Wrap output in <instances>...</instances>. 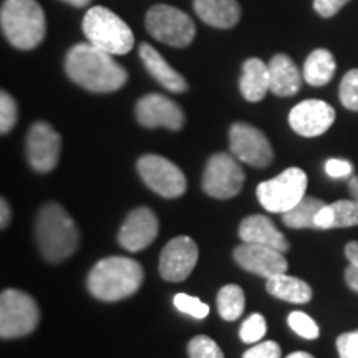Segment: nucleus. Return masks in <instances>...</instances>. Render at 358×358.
I'll use <instances>...</instances> for the list:
<instances>
[{
	"instance_id": "f03ea898",
	"label": "nucleus",
	"mask_w": 358,
	"mask_h": 358,
	"mask_svg": "<svg viewBox=\"0 0 358 358\" xmlns=\"http://www.w3.org/2000/svg\"><path fill=\"white\" fill-rule=\"evenodd\" d=\"M145 272L131 257L111 256L101 259L88 274V290L98 301L116 302L131 297L141 287Z\"/></svg>"
},
{
	"instance_id": "393cba45",
	"label": "nucleus",
	"mask_w": 358,
	"mask_h": 358,
	"mask_svg": "<svg viewBox=\"0 0 358 358\" xmlns=\"http://www.w3.org/2000/svg\"><path fill=\"white\" fill-rule=\"evenodd\" d=\"M337 64L332 53L325 48H317L303 64V80L312 87H324L334 78Z\"/></svg>"
},
{
	"instance_id": "c85d7f7f",
	"label": "nucleus",
	"mask_w": 358,
	"mask_h": 358,
	"mask_svg": "<svg viewBox=\"0 0 358 358\" xmlns=\"http://www.w3.org/2000/svg\"><path fill=\"white\" fill-rule=\"evenodd\" d=\"M189 358H224L221 347L208 335H198L187 343Z\"/></svg>"
},
{
	"instance_id": "ddd939ff",
	"label": "nucleus",
	"mask_w": 358,
	"mask_h": 358,
	"mask_svg": "<svg viewBox=\"0 0 358 358\" xmlns=\"http://www.w3.org/2000/svg\"><path fill=\"white\" fill-rule=\"evenodd\" d=\"M198 257V245L191 237H174L161 250L159 274L168 282H182L194 271Z\"/></svg>"
},
{
	"instance_id": "aec40b11",
	"label": "nucleus",
	"mask_w": 358,
	"mask_h": 358,
	"mask_svg": "<svg viewBox=\"0 0 358 358\" xmlns=\"http://www.w3.org/2000/svg\"><path fill=\"white\" fill-rule=\"evenodd\" d=\"M271 92L277 96H294L302 87V75L292 58L285 53H277L268 64Z\"/></svg>"
},
{
	"instance_id": "0eeeda50",
	"label": "nucleus",
	"mask_w": 358,
	"mask_h": 358,
	"mask_svg": "<svg viewBox=\"0 0 358 358\" xmlns=\"http://www.w3.org/2000/svg\"><path fill=\"white\" fill-rule=\"evenodd\" d=\"M307 174L301 168H289L257 186V199L268 213L284 214L306 198Z\"/></svg>"
},
{
	"instance_id": "6ab92c4d",
	"label": "nucleus",
	"mask_w": 358,
	"mask_h": 358,
	"mask_svg": "<svg viewBox=\"0 0 358 358\" xmlns=\"http://www.w3.org/2000/svg\"><path fill=\"white\" fill-rule=\"evenodd\" d=\"M140 58L148 70V73L158 82L161 87H164L173 93H185L187 90V82L179 71L173 69L171 65L161 57V53L150 43L140 45Z\"/></svg>"
},
{
	"instance_id": "7c9ffc66",
	"label": "nucleus",
	"mask_w": 358,
	"mask_h": 358,
	"mask_svg": "<svg viewBox=\"0 0 358 358\" xmlns=\"http://www.w3.org/2000/svg\"><path fill=\"white\" fill-rule=\"evenodd\" d=\"M267 332V322L261 313H252L241 325L239 335L244 343H259Z\"/></svg>"
},
{
	"instance_id": "5701e85b",
	"label": "nucleus",
	"mask_w": 358,
	"mask_h": 358,
	"mask_svg": "<svg viewBox=\"0 0 358 358\" xmlns=\"http://www.w3.org/2000/svg\"><path fill=\"white\" fill-rule=\"evenodd\" d=\"M358 226V203L355 199H342L325 204L315 217L317 229Z\"/></svg>"
},
{
	"instance_id": "473e14b6",
	"label": "nucleus",
	"mask_w": 358,
	"mask_h": 358,
	"mask_svg": "<svg viewBox=\"0 0 358 358\" xmlns=\"http://www.w3.org/2000/svg\"><path fill=\"white\" fill-rule=\"evenodd\" d=\"M19 118V108L13 98L7 92H2L0 95V133H10L17 124Z\"/></svg>"
},
{
	"instance_id": "ea45409f",
	"label": "nucleus",
	"mask_w": 358,
	"mask_h": 358,
	"mask_svg": "<svg viewBox=\"0 0 358 358\" xmlns=\"http://www.w3.org/2000/svg\"><path fill=\"white\" fill-rule=\"evenodd\" d=\"M0 226H2V229H6V227L8 226V222H10V216H12V211H10V206H8V203L6 199L2 198V201H0Z\"/></svg>"
},
{
	"instance_id": "cd10ccee",
	"label": "nucleus",
	"mask_w": 358,
	"mask_h": 358,
	"mask_svg": "<svg viewBox=\"0 0 358 358\" xmlns=\"http://www.w3.org/2000/svg\"><path fill=\"white\" fill-rule=\"evenodd\" d=\"M338 96L347 110L358 111V69L347 71L340 83Z\"/></svg>"
},
{
	"instance_id": "a19ab883",
	"label": "nucleus",
	"mask_w": 358,
	"mask_h": 358,
	"mask_svg": "<svg viewBox=\"0 0 358 358\" xmlns=\"http://www.w3.org/2000/svg\"><path fill=\"white\" fill-rule=\"evenodd\" d=\"M348 191H350L352 199H355L358 203V176H353L348 182Z\"/></svg>"
},
{
	"instance_id": "4468645a",
	"label": "nucleus",
	"mask_w": 358,
	"mask_h": 358,
	"mask_svg": "<svg viewBox=\"0 0 358 358\" xmlns=\"http://www.w3.org/2000/svg\"><path fill=\"white\" fill-rule=\"evenodd\" d=\"M136 120L145 128H168L178 131L185 124L181 106L168 96L150 93L136 103Z\"/></svg>"
},
{
	"instance_id": "39448f33",
	"label": "nucleus",
	"mask_w": 358,
	"mask_h": 358,
	"mask_svg": "<svg viewBox=\"0 0 358 358\" xmlns=\"http://www.w3.org/2000/svg\"><path fill=\"white\" fill-rule=\"evenodd\" d=\"M83 34L88 43L110 55H124L134 47L129 25L106 7H92L83 17Z\"/></svg>"
},
{
	"instance_id": "79ce46f5",
	"label": "nucleus",
	"mask_w": 358,
	"mask_h": 358,
	"mask_svg": "<svg viewBox=\"0 0 358 358\" xmlns=\"http://www.w3.org/2000/svg\"><path fill=\"white\" fill-rule=\"evenodd\" d=\"M60 2H65V3H69V6L82 8V7H87L92 0H60Z\"/></svg>"
},
{
	"instance_id": "a211bd4d",
	"label": "nucleus",
	"mask_w": 358,
	"mask_h": 358,
	"mask_svg": "<svg viewBox=\"0 0 358 358\" xmlns=\"http://www.w3.org/2000/svg\"><path fill=\"white\" fill-rule=\"evenodd\" d=\"M239 237L243 243L268 245L284 254L289 250V241L285 236L277 229L271 219L261 214H252L241 222Z\"/></svg>"
},
{
	"instance_id": "f8f14e48",
	"label": "nucleus",
	"mask_w": 358,
	"mask_h": 358,
	"mask_svg": "<svg viewBox=\"0 0 358 358\" xmlns=\"http://www.w3.org/2000/svg\"><path fill=\"white\" fill-rule=\"evenodd\" d=\"M27 159L37 173H50L60 159L62 138L52 124L34 123L27 134Z\"/></svg>"
},
{
	"instance_id": "a878e982",
	"label": "nucleus",
	"mask_w": 358,
	"mask_h": 358,
	"mask_svg": "<svg viewBox=\"0 0 358 358\" xmlns=\"http://www.w3.org/2000/svg\"><path fill=\"white\" fill-rule=\"evenodd\" d=\"M324 206L325 203L322 199L306 196L292 209L282 214V222L290 229H317L315 217Z\"/></svg>"
},
{
	"instance_id": "4c0bfd02",
	"label": "nucleus",
	"mask_w": 358,
	"mask_h": 358,
	"mask_svg": "<svg viewBox=\"0 0 358 358\" xmlns=\"http://www.w3.org/2000/svg\"><path fill=\"white\" fill-rule=\"evenodd\" d=\"M345 280H347V285L350 287L352 290H355L358 294V268L355 266H348L347 271H345Z\"/></svg>"
},
{
	"instance_id": "7ed1b4c3",
	"label": "nucleus",
	"mask_w": 358,
	"mask_h": 358,
	"mask_svg": "<svg viewBox=\"0 0 358 358\" xmlns=\"http://www.w3.org/2000/svg\"><path fill=\"white\" fill-rule=\"evenodd\" d=\"M35 237L42 256L50 262H62L73 256L80 244L77 224L57 203L45 204L38 211Z\"/></svg>"
},
{
	"instance_id": "20e7f679",
	"label": "nucleus",
	"mask_w": 358,
	"mask_h": 358,
	"mask_svg": "<svg viewBox=\"0 0 358 358\" xmlns=\"http://www.w3.org/2000/svg\"><path fill=\"white\" fill-rule=\"evenodd\" d=\"M0 25L3 37L19 50H34L47 34L43 8L37 0H3Z\"/></svg>"
},
{
	"instance_id": "f257e3e1",
	"label": "nucleus",
	"mask_w": 358,
	"mask_h": 358,
	"mask_svg": "<svg viewBox=\"0 0 358 358\" xmlns=\"http://www.w3.org/2000/svg\"><path fill=\"white\" fill-rule=\"evenodd\" d=\"M65 71L71 82L93 93L116 92L128 82L127 70L113 55L88 42L70 48L65 57Z\"/></svg>"
},
{
	"instance_id": "2eb2a0df",
	"label": "nucleus",
	"mask_w": 358,
	"mask_h": 358,
	"mask_svg": "<svg viewBox=\"0 0 358 358\" xmlns=\"http://www.w3.org/2000/svg\"><path fill=\"white\" fill-rule=\"evenodd\" d=\"M234 261L239 264L244 271L261 275L264 279L285 274L289 268V262L284 252L274 248L261 244L243 243L234 249Z\"/></svg>"
},
{
	"instance_id": "c9c22d12",
	"label": "nucleus",
	"mask_w": 358,
	"mask_h": 358,
	"mask_svg": "<svg viewBox=\"0 0 358 358\" xmlns=\"http://www.w3.org/2000/svg\"><path fill=\"white\" fill-rule=\"evenodd\" d=\"M325 173L329 174L330 178L338 179V178H347L353 173V166L350 161L347 159H338L332 158L325 163Z\"/></svg>"
},
{
	"instance_id": "9b49d317",
	"label": "nucleus",
	"mask_w": 358,
	"mask_h": 358,
	"mask_svg": "<svg viewBox=\"0 0 358 358\" xmlns=\"http://www.w3.org/2000/svg\"><path fill=\"white\" fill-rule=\"evenodd\" d=\"M229 148L237 161L254 168H267L274 159V150L261 129L249 123H234L229 129Z\"/></svg>"
},
{
	"instance_id": "e433bc0d",
	"label": "nucleus",
	"mask_w": 358,
	"mask_h": 358,
	"mask_svg": "<svg viewBox=\"0 0 358 358\" xmlns=\"http://www.w3.org/2000/svg\"><path fill=\"white\" fill-rule=\"evenodd\" d=\"M350 2V0H313V8L324 19H330L335 13H338L340 8H342L345 3Z\"/></svg>"
},
{
	"instance_id": "9d476101",
	"label": "nucleus",
	"mask_w": 358,
	"mask_h": 358,
	"mask_svg": "<svg viewBox=\"0 0 358 358\" xmlns=\"http://www.w3.org/2000/svg\"><path fill=\"white\" fill-rule=\"evenodd\" d=\"M244 171L234 156L217 153L209 158L203 174V189L216 199H231L243 189Z\"/></svg>"
},
{
	"instance_id": "1a4fd4ad",
	"label": "nucleus",
	"mask_w": 358,
	"mask_h": 358,
	"mask_svg": "<svg viewBox=\"0 0 358 358\" xmlns=\"http://www.w3.org/2000/svg\"><path fill=\"white\" fill-rule=\"evenodd\" d=\"M136 169L143 182L161 198H179L186 192L185 173L171 161L158 155H145L138 159Z\"/></svg>"
},
{
	"instance_id": "2f4dec72",
	"label": "nucleus",
	"mask_w": 358,
	"mask_h": 358,
	"mask_svg": "<svg viewBox=\"0 0 358 358\" xmlns=\"http://www.w3.org/2000/svg\"><path fill=\"white\" fill-rule=\"evenodd\" d=\"M287 324L290 329H292L297 335H301L302 338H307V340L319 338L320 335L319 325H317L315 320H313L312 317H308L307 313L299 312V310L292 312L289 315Z\"/></svg>"
},
{
	"instance_id": "c756f323",
	"label": "nucleus",
	"mask_w": 358,
	"mask_h": 358,
	"mask_svg": "<svg viewBox=\"0 0 358 358\" xmlns=\"http://www.w3.org/2000/svg\"><path fill=\"white\" fill-rule=\"evenodd\" d=\"M174 307L178 308L179 312L186 313V315L192 317V319H206L209 315V306L199 301L198 297H192V295L187 294H176L173 299Z\"/></svg>"
},
{
	"instance_id": "bb28decb",
	"label": "nucleus",
	"mask_w": 358,
	"mask_h": 358,
	"mask_svg": "<svg viewBox=\"0 0 358 358\" xmlns=\"http://www.w3.org/2000/svg\"><path fill=\"white\" fill-rule=\"evenodd\" d=\"M245 308L244 290L236 284H227L217 294V310L224 320L234 322Z\"/></svg>"
},
{
	"instance_id": "37998d69",
	"label": "nucleus",
	"mask_w": 358,
	"mask_h": 358,
	"mask_svg": "<svg viewBox=\"0 0 358 358\" xmlns=\"http://www.w3.org/2000/svg\"><path fill=\"white\" fill-rule=\"evenodd\" d=\"M285 358H313L310 353H307V352H294V353H290L289 357H285Z\"/></svg>"
},
{
	"instance_id": "f704fd0d",
	"label": "nucleus",
	"mask_w": 358,
	"mask_h": 358,
	"mask_svg": "<svg viewBox=\"0 0 358 358\" xmlns=\"http://www.w3.org/2000/svg\"><path fill=\"white\" fill-rule=\"evenodd\" d=\"M337 350L340 358H358V330L340 335Z\"/></svg>"
},
{
	"instance_id": "f3484780",
	"label": "nucleus",
	"mask_w": 358,
	"mask_h": 358,
	"mask_svg": "<svg viewBox=\"0 0 358 358\" xmlns=\"http://www.w3.org/2000/svg\"><path fill=\"white\" fill-rule=\"evenodd\" d=\"M158 231L159 222L156 214L150 208L141 206V208L133 209L124 219L118 232V243L129 252H138L153 243Z\"/></svg>"
},
{
	"instance_id": "412c9836",
	"label": "nucleus",
	"mask_w": 358,
	"mask_h": 358,
	"mask_svg": "<svg viewBox=\"0 0 358 358\" xmlns=\"http://www.w3.org/2000/svg\"><path fill=\"white\" fill-rule=\"evenodd\" d=\"M194 10L204 24L214 29H232L241 19L236 0H194Z\"/></svg>"
},
{
	"instance_id": "dca6fc26",
	"label": "nucleus",
	"mask_w": 358,
	"mask_h": 358,
	"mask_svg": "<svg viewBox=\"0 0 358 358\" xmlns=\"http://www.w3.org/2000/svg\"><path fill=\"white\" fill-rule=\"evenodd\" d=\"M335 122V110L322 100H306L295 105L289 113V124L295 133L306 138L324 134Z\"/></svg>"
},
{
	"instance_id": "423d86ee",
	"label": "nucleus",
	"mask_w": 358,
	"mask_h": 358,
	"mask_svg": "<svg viewBox=\"0 0 358 358\" xmlns=\"http://www.w3.org/2000/svg\"><path fill=\"white\" fill-rule=\"evenodd\" d=\"M40 310L32 295L7 289L0 295V337L3 340L27 337L37 329Z\"/></svg>"
},
{
	"instance_id": "4be33fe9",
	"label": "nucleus",
	"mask_w": 358,
	"mask_h": 358,
	"mask_svg": "<svg viewBox=\"0 0 358 358\" xmlns=\"http://www.w3.org/2000/svg\"><path fill=\"white\" fill-rule=\"evenodd\" d=\"M239 88L243 96L250 103L264 100L267 92H271L268 65L264 64L261 58H249V60H245L243 65Z\"/></svg>"
},
{
	"instance_id": "6e6552de",
	"label": "nucleus",
	"mask_w": 358,
	"mask_h": 358,
	"mask_svg": "<svg viewBox=\"0 0 358 358\" xmlns=\"http://www.w3.org/2000/svg\"><path fill=\"white\" fill-rule=\"evenodd\" d=\"M146 30L151 37L174 48H185L194 40L196 25L186 12L158 3L146 13Z\"/></svg>"
},
{
	"instance_id": "72a5a7b5",
	"label": "nucleus",
	"mask_w": 358,
	"mask_h": 358,
	"mask_svg": "<svg viewBox=\"0 0 358 358\" xmlns=\"http://www.w3.org/2000/svg\"><path fill=\"white\" fill-rule=\"evenodd\" d=\"M282 350L280 345L274 340H267V342H259L252 348H249L244 353L243 358H280Z\"/></svg>"
},
{
	"instance_id": "58836bf2",
	"label": "nucleus",
	"mask_w": 358,
	"mask_h": 358,
	"mask_svg": "<svg viewBox=\"0 0 358 358\" xmlns=\"http://www.w3.org/2000/svg\"><path fill=\"white\" fill-rule=\"evenodd\" d=\"M345 256L348 262L358 268V241H352L345 245Z\"/></svg>"
},
{
	"instance_id": "b1692460",
	"label": "nucleus",
	"mask_w": 358,
	"mask_h": 358,
	"mask_svg": "<svg viewBox=\"0 0 358 358\" xmlns=\"http://www.w3.org/2000/svg\"><path fill=\"white\" fill-rule=\"evenodd\" d=\"M267 292L290 303H307L312 299V289L306 280L285 274L271 277L266 282Z\"/></svg>"
}]
</instances>
